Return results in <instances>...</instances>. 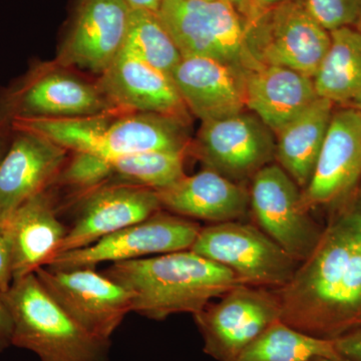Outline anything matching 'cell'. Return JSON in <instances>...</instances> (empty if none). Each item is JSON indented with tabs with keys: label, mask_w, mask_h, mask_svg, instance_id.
Masks as SVG:
<instances>
[{
	"label": "cell",
	"mask_w": 361,
	"mask_h": 361,
	"mask_svg": "<svg viewBox=\"0 0 361 361\" xmlns=\"http://www.w3.org/2000/svg\"><path fill=\"white\" fill-rule=\"evenodd\" d=\"M191 250L224 266L240 284L273 290L288 283L298 266L260 228L241 221L201 228Z\"/></svg>",
	"instance_id": "7"
},
{
	"label": "cell",
	"mask_w": 361,
	"mask_h": 361,
	"mask_svg": "<svg viewBox=\"0 0 361 361\" xmlns=\"http://www.w3.org/2000/svg\"><path fill=\"white\" fill-rule=\"evenodd\" d=\"M201 228L195 221L161 210L92 245L54 255L45 267L51 270L96 268L101 263L125 262L188 250L193 246Z\"/></svg>",
	"instance_id": "10"
},
{
	"label": "cell",
	"mask_w": 361,
	"mask_h": 361,
	"mask_svg": "<svg viewBox=\"0 0 361 361\" xmlns=\"http://www.w3.org/2000/svg\"><path fill=\"white\" fill-rule=\"evenodd\" d=\"M132 7L125 0H80L56 63L102 75L125 44Z\"/></svg>",
	"instance_id": "16"
},
{
	"label": "cell",
	"mask_w": 361,
	"mask_h": 361,
	"mask_svg": "<svg viewBox=\"0 0 361 361\" xmlns=\"http://www.w3.org/2000/svg\"><path fill=\"white\" fill-rule=\"evenodd\" d=\"M331 42L313 78L318 97L334 106L361 109V32L342 27L330 32Z\"/></svg>",
	"instance_id": "24"
},
{
	"label": "cell",
	"mask_w": 361,
	"mask_h": 361,
	"mask_svg": "<svg viewBox=\"0 0 361 361\" xmlns=\"http://www.w3.org/2000/svg\"><path fill=\"white\" fill-rule=\"evenodd\" d=\"M13 130L8 127L0 125V161L6 155L11 139H13Z\"/></svg>",
	"instance_id": "34"
},
{
	"label": "cell",
	"mask_w": 361,
	"mask_h": 361,
	"mask_svg": "<svg viewBox=\"0 0 361 361\" xmlns=\"http://www.w3.org/2000/svg\"><path fill=\"white\" fill-rule=\"evenodd\" d=\"M4 224L13 247V281L47 265L68 232L56 215L49 189L28 199Z\"/></svg>",
	"instance_id": "22"
},
{
	"label": "cell",
	"mask_w": 361,
	"mask_h": 361,
	"mask_svg": "<svg viewBox=\"0 0 361 361\" xmlns=\"http://www.w3.org/2000/svg\"><path fill=\"white\" fill-rule=\"evenodd\" d=\"M13 282V247L8 228L0 223V293L9 290Z\"/></svg>",
	"instance_id": "30"
},
{
	"label": "cell",
	"mask_w": 361,
	"mask_h": 361,
	"mask_svg": "<svg viewBox=\"0 0 361 361\" xmlns=\"http://www.w3.org/2000/svg\"><path fill=\"white\" fill-rule=\"evenodd\" d=\"M318 97L313 78L291 68L260 63L245 71L246 109L274 135Z\"/></svg>",
	"instance_id": "21"
},
{
	"label": "cell",
	"mask_w": 361,
	"mask_h": 361,
	"mask_svg": "<svg viewBox=\"0 0 361 361\" xmlns=\"http://www.w3.org/2000/svg\"><path fill=\"white\" fill-rule=\"evenodd\" d=\"M250 208L258 227L297 262L310 255L322 232L301 202L302 191L278 164L252 179Z\"/></svg>",
	"instance_id": "13"
},
{
	"label": "cell",
	"mask_w": 361,
	"mask_h": 361,
	"mask_svg": "<svg viewBox=\"0 0 361 361\" xmlns=\"http://www.w3.org/2000/svg\"><path fill=\"white\" fill-rule=\"evenodd\" d=\"M103 274L132 294V312L149 319L196 315L240 285L234 273L191 249L111 263Z\"/></svg>",
	"instance_id": "2"
},
{
	"label": "cell",
	"mask_w": 361,
	"mask_h": 361,
	"mask_svg": "<svg viewBox=\"0 0 361 361\" xmlns=\"http://www.w3.org/2000/svg\"><path fill=\"white\" fill-rule=\"evenodd\" d=\"M283 1H286V0H249L245 11L242 16L244 25L257 20L261 14Z\"/></svg>",
	"instance_id": "33"
},
{
	"label": "cell",
	"mask_w": 361,
	"mask_h": 361,
	"mask_svg": "<svg viewBox=\"0 0 361 361\" xmlns=\"http://www.w3.org/2000/svg\"><path fill=\"white\" fill-rule=\"evenodd\" d=\"M190 126L174 116L114 108L80 118L16 120L9 127L44 135L71 153L111 159L145 152H189Z\"/></svg>",
	"instance_id": "3"
},
{
	"label": "cell",
	"mask_w": 361,
	"mask_h": 361,
	"mask_svg": "<svg viewBox=\"0 0 361 361\" xmlns=\"http://www.w3.org/2000/svg\"><path fill=\"white\" fill-rule=\"evenodd\" d=\"M204 351L217 361H229L280 317L273 290L240 284L194 315Z\"/></svg>",
	"instance_id": "11"
},
{
	"label": "cell",
	"mask_w": 361,
	"mask_h": 361,
	"mask_svg": "<svg viewBox=\"0 0 361 361\" xmlns=\"http://www.w3.org/2000/svg\"><path fill=\"white\" fill-rule=\"evenodd\" d=\"M161 209L187 219L217 223L240 221L250 207V196L243 185L205 169L184 176L174 184L157 190Z\"/></svg>",
	"instance_id": "20"
},
{
	"label": "cell",
	"mask_w": 361,
	"mask_h": 361,
	"mask_svg": "<svg viewBox=\"0 0 361 361\" xmlns=\"http://www.w3.org/2000/svg\"><path fill=\"white\" fill-rule=\"evenodd\" d=\"M355 28H357L358 30L361 32V13L360 16V20H358L357 25H356Z\"/></svg>",
	"instance_id": "38"
},
{
	"label": "cell",
	"mask_w": 361,
	"mask_h": 361,
	"mask_svg": "<svg viewBox=\"0 0 361 361\" xmlns=\"http://www.w3.org/2000/svg\"><path fill=\"white\" fill-rule=\"evenodd\" d=\"M315 358L343 360L334 341L311 336L280 319L229 361H307Z\"/></svg>",
	"instance_id": "25"
},
{
	"label": "cell",
	"mask_w": 361,
	"mask_h": 361,
	"mask_svg": "<svg viewBox=\"0 0 361 361\" xmlns=\"http://www.w3.org/2000/svg\"><path fill=\"white\" fill-rule=\"evenodd\" d=\"M68 157V149L44 135L13 130L0 161V223H6L28 199L49 190Z\"/></svg>",
	"instance_id": "17"
},
{
	"label": "cell",
	"mask_w": 361,
	"mask_h": 361,
	"mask_svg": "<svg viewBox=\"0 0 361 361\" xmlns=\"http://www.w3.org/2000/svg\"><path fill=\"white\" fill-rule=\"evenodd\" d=\"M307 361H345L341 360H331V358H315V360H310Z\"/></svg>",
	"instance_id": "37"
},
{
	"label": "cell",
	"mask_w": 361,
	"mask_h": 361,
	"mask_svg": "<svg viewBox=\"0 0 361 361\" xmlns=\"http://www.w3.org/2000/svg\"><path fill=\"white\" fill-rule=\"evenodd\" d=\"M276 137L257 116L246 111L202 122L189 154L233 182L253 179L275 160Z\"/></svg>",
	"instance_id": "9"
},
{
	"label": "cell",
	"mask_w": 361,
	"mask_h": 361,
	"mask_svg": "<svg viewBox=\"0 0 361 361\" xmlns=\"http://www.w3.org/2000/svg\"><path fill=\"white\" fill-rule=\"evenodd\" d=\"M245 71L207 58H183L172 73L192 116L201 122L246 111Z\"/></svg>",
	"instance_id": "19"
},
{
	"label": "cell",
	"mask_w": 361,
	"mask_h": 361,
	"mask_svg": "<svg viewBox=\"0 0 361 361\" xmlns=\"http://www.w3.org/2000/svg\"><path fill=\"white\" fill-rule=\"evenodd\" d=\"M308 13L329 32L355 27L360 20L361 0H305Z\"/></svg>",
	"instance_id": "29"
},
{
	"label": "cell",
	"mask_w": 361,
	"mask_h": 361,
	"mask_svg": "<svg viewBox=\"0 0 361 361\" xmlns=\"http://www.w3.org/2000/svg\"><path fill=\"white\" fill-rule=\"evenodd\" d=\"M45 290L87 331L111 341L126 316L132 312V294L94 268L35 271Z\"/></svg>",
	"instance_id": "12"
},
{
	"label": "cell",
	"mask_w": 361,
	"mask_h": 361,
	"mask_svg": "<svg viewBox=\"0 0 361 361\" xmlns=\"http://www.w3.org/2000/svg\"><path fill=\"white\" fill-rule=\"evenodd\" d=\"M2 294L13 316V345L32 351L40 361H110L111 341L80 326L35 272L14 280Z\"/></svg>",
	"instance_id": "4"
},
{
	"label": "cell",
	"mask_w": 361,
	"mask_h": 361,
	"mask_svg": "<svg viewBox=\"0 0 361 361\" xmlns=\"http://www.w3.org/2000/svg\"><path fill=\"white\" fill-rule=\"evenodd\" d=\"M77 217L56 255L96 243L161 210L156 190L116 180L78 198Z\"/></svg>",
	"instance_id": "14"
},
{
	"label": "cell",
	"mask_w": 361,
	"mask_h": 361,
	"mask_svg": "<svg viewBox=\"0 0 361 361\" xmlns=\"http://www.w3.org/2000/svg\"><path fill=\"white\" fill-rule=\"evenodd\" d=\"M97 84L115 108L160 114L192 123L191 113L172 75L145 63L123 47L99 75Z\"/></svg>",
	"instance_id": "18"
},
{
	"label": "cell",
	"mask_w": 361,
	"mask_h": 361,
	"mask_svg": "<svg viewBox=\"0 0 361 361\" xmlns=\"http://www.w3.org/2000/svg\"><path fill=\"white\" fill-rule=\"evenodd\" d=\"M361 184V109H334L322 153L310 185L302 191L303 208L337 204Z\"/></svg>",
	"instance_id": "15"
},
{
	"label": "cell",
	"mask_w": 361,
	"mask_h": 361,
	"mask_svg": "<svg viewBox=\"0 0 361 361\" xmlns=\"http://www.w3.org/2000/svg\"><path fill=\"white\" fill-rule=\"evenodd\" d=\"M115 108L96 82L54 61L35 63L0 90V125L97 115Z\"/></svg>",
	"instance_id": "5"
},
{
	"label": "cell",
	"mask_w": 361,
	"mask_h": 361,
	"mask_svg": "<svg viewBox=\"0 0 361 361\" xmlns=\"http://www.w3.org/2000/svg\"><path fill=\"white\" fill-rule=\"evenodd\" d=\"M123 49L169 75H172L183 59L158 13L148 9L130 11Z\"/></svg>",
	"instance_id": "26"
},
{
	"label": "cell",
	"mask_w": 361,
	"mask_h": 361,
	"mask_svg": "<svg viewBox=\"0 0 361 361\" xmlns=\"http://www.w3.org/2000/svg\"><path fill=\"white\" fill-rule=\"evenodd\" d=\"M338 203L310 255L273 290L282 322L329 341L361 329V184Z\"/></svg>",
	"instance_id": "1"
},
{
	"label": "cell",
	"mask_w": 361,
	"mask_h": 361,
	"mask_svg": "<svg viewBox=\"0 0 361 361\" xmlns=\"http://www.w3.org/2000/svg\"><path fill=\"white\" fill-rule=\"evenodd\" d=\"M337 353L345 361H361V329L334 341Z\"/></svg>",
	"instance_id": "31"
},
{
	"label": "cell",
	"mask_w": 361,
	"mask_h": 361,
	"mask_svg": "<svg viewBox=\"0 0 361 361\" xmlns=\"http://www.w3.org/2000/svg\"><path fill=\"white\" fill-rule=\"evenodd\" d=\"M334 108L329 99L318 97L275 135V160L301 191L312 179Z\"/></svg>",
	"instance_id": "23"
},
{
	"label": "cell",
	"mask_w": 361,
	"mask_h": 361,
	"mask_svg": "<svg viewBox=\"0 0 361 361\" xmlns=\"http://www.w3.org/2000/svg\"><path fill=\"white\" fill-rule=\"evenodd\" d=\"M111 161L94 154L75 152L61 169L54 185L70 190L73 200L115 179ZM52 185V186H54Z\"/></svg>",
	"instance_id": "28"
},
{
	"label": "cell",
	"mask_w": 361,
	"mask_h": 361,
	"mask_svg": "<svg viewBox=\"0 0 361 361\" xmlns=\"http://www.w3.org/2000/svg\"><path fill=\"white\" fill-rule=\"evenodd\" d=\"M226 1L231 4L242 16H243L244 11H245L249 0H226Z\"/></svg>",
	"instance_id": "36"
},
{
	"label": "cell",
	"mask_w": 361,
	"mask_h": 361,
	"mask_svg": "<svg viewBox=\"0 0 361 361\" xmlns=\"http://www.w3.org/2000/svg\"><path fill=\"white\" fill-rule=\"evenodd\" d=\"M245 26L253 58L314 78L329 51L331 37L300 0H286Z\"/></svg>",
	"instance_id": "8"
},
{
	"label": "cell",
	"mask_w": 361,
	"mask_h": 361,
	"mask_svg": "<svg viewBox=\"0 0 361 361\" xmlns=\"http://www.w3.org/2000/svg\"><path fill=\"white\" fill-rule=\"evenodd\" d=\"M189 152H145L109 159L118 180L161 190L182 179Z\"/></svg>",
	"instance_id": "27"
},
{
	"label": "cell",
	"mask_w": 361,
	"mask_h": 361,
	"mask_svg": "<svg viewBox=\"0 0 361 361\" xmlns=\"http://www.w3.org/2000/svg\"><path fill=\"white\" fill-rule=\"evenodd\" d=\"M13 320L11 310L0 293V353L13 345Z\"/></svg>",
	"instance_id": "32"
},
{
	"label": "cell",
	"mask_w": 361,
	"mask_h": 361,
	"mask_svg": "<svg viewBox=\"0 0 361 361\" xmlns=\"http://www.w3.org/2000/svg\"><path fill=\"white\" fill-rule=\"evenodd\" d=\"M158 16L182 58H207L244 71L258 63L246 42L243 18L226 0H161Z\"/></svg>",
	"instance_id": "6"
},
{
	"label": "cell",
	"mask_w": 361,
	"mask_h": 361,
	"mask_svg": "<svg viewBox=\"0 0 361 361\" xmlns=\"http://www.w3.org/2000/svg\"><path fill=\"white\" fill-rule=\"evenodd\" d=\"M132 8L148 9L158 13L161 0H125Z\"/></svg>",
	"instance_id": "35"
}]
</instances>
